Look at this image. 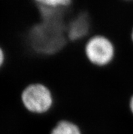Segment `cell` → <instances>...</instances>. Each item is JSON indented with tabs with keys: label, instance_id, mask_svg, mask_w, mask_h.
<instances>
[{
	"label": "cell",
	"instance_id": "1",
	"mask_svg": "<svg viewBox=\"0 0 133 134\" xmlns=\"http://www.w3.org/2000/svg\"><path fill=\"white\" fill-rule=\"evenodd\" d=\"M20 101L27 114L39 118L52 115L58 105L56 92L42 80H33L26 84L20 92Z\"/></svg>",
	"mask_w": 133,
	"mask_h": 134
},
{
	"label": "cell",
	"instance_id": "2",
	"mask_svg": "<svg viewBox=\"0 0 133 134\" xmlns=\"http://www.w3.org/2000/svg\"><path fill=\"white\" fill-rule=\"evenodd\" d=\"M82 53L91 68L97 70H106L116 63L119 47L116 41L110 35L96 31L82 43Z\"/></svg>",
	"mask_w": 133,
	"mask_h": 134
},
{
	"label": "cell",
	"instance_id": "3",
	"mask_svg": "<svg viewBox=\"0 0 133 134\" xmlns=\"http://www.w3.org/2000/svg\"><path fill=\"white\" fill-rule=\"evenodd\" d=\"M94 31L93 20L87 12L78 13L66 23V35L69 44H82Z\"/></svg>",
	"mask_w": 133,
	"mask_h": 134
},
{
	"label": "cell",
	"instance_id": "4",
	"mask_svg": "<svg viewBox=\"0 0 133 134\" xmlns=\"http://www.w3.org/2000/svg\"><path fill=\"white\" fill-rule=\"evenodd\" d=\"M48 134H84V129L82 125L75 119L61 117L52 123Z\"/></svg>",
	"mask_w": 133,
	"mask_h": 134
},
{
	"label": "cell",
	"instance_id": "5",
	"mask_svg": "<svg viewBox=\"0 0 133 134\" xmlns=\"http://www.w3.org/2000/svg\"><path fill=\"white\" fill-rule=\"evenodd\" d=\"M37 5L50 9L69 8L73 3V0H33Z\"/></svg>",
	"mask_w": 133,
	"mask_h": 134
},
{
	"label": "cell",
	"instance_id": "6",
	"mask_svg": "<svg viewBox=\"0 0 133 134\" xmlns=\"http://www.w3.org/2000/svg\"><path fill=\"white\" fill-rule=\"evenodd\" d=\"M127 105H128V109L130 114L133 116V94H132L128 99Z\"/></svg>",
	"mask_w": 133,
	"mask_h": 134
},
{
	"label": "cell",
	"instance_id": "7",
	"mask_svg": "<svg viewBox=\"0 0 133 134\" xmlns=\"http://www.w3.org/2000/svg\"><path fill=\"white\" fill-rule=\"evenodd\" d=\"M5 61V54L4 51L0 46V68L3 65Z\"/></svg>",
	"mask_w": 133,
	"mask_h": 134
},
{
	"label": "cell",
	"instance_id": "8",
	"mask_svg": "<svg viewBox=\"0 0 133 134\" xmlns=\"http://www.w3.org/2000/svg\"><path fill=\"white\" fill-rule=\"evenodd\" d=\"M130 40H131L132 43L133 44V26H132V27L131 28V30H130Z\"/></svg>",
	"mask_w": 133,
	"mask_h": 134
},
{
	"label": "cell",
	"instance_id": "9",
	"mask_svg": "<svg viewBox=\"0 0 133 134\" xmlns=\"http://www.w3.org/2000/svg\"><path fill=\"white\" fill-rule=\"evenodd\" d=\"M127 1H129V0H127Z\"/></svg>",
	"mask_w": 133,
	"mask_h": 134
}]
</instances>
